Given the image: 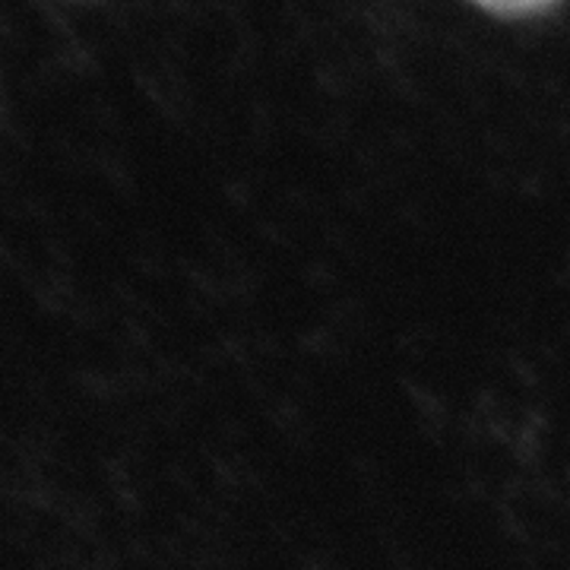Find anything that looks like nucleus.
<instances>
[{"mask_svg":"<svg viewBox=\"0 0 570 570\" xmlns=\"http://www.w3.org/2000/svg\"><path fill=\"white\" fill-rule=\"evenodd\" d=\"M469 3H475L479 10L501 20H532V17H546L551 10H558L564 0H469Z\"/></svg>","mask_w":570,"mask_h":570,"instance_id":"obj_1","label":"nucleus"}]
</instances>
